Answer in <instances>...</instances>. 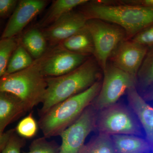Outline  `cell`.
<instances>
[{"instance_id":"1","label":"cell","mask_w":153,"mask_h":153,"mask_svg":"<svg viewBox=\"0 0 153 153\" xmlns=\"http://www.w3.org/2000/svg\"><path fill=\"white\" fill-rule=\"evenodd\" d=\"M100 75L95 61L88 59L67 74L46 77L47 88L39 111L40 117L56 105L89 88L99 81Z\"/></svg>"},{"instance_id":"2","label":"cell","mask_w":153,"mask_h":153,"mask_svg":"<svg viewBox=\"0 0 153 153\" xmlns=\"http://www.w3.org/2000/svg\"><path fill=\"white\" fill-rule=\"evenodd\" d=\"M88 2L82 5L81 11L88 20L97 19L113 23L123 29L129 37L136 36L153 25V8L131 4L110 5Z\"/></svg>"},{"instance_id":"3","label":"cell","mask_w":153,"mask_h":153,"mask_svg":"<svg viewBox=\"0 0 153 153\" xmlns=\"http://www.w3.org/2000/svg\"><path fill=\"white\" fill-rule=\"evenodd\" d=\"M101 86V82L97 81L84 91L56 105L40 117L38 125L44 137L60 135L92 104Z\"/></svg>"},{"instance_id":"4","label":"cell","mask_w":153,"mask_h":153,"mask_svg":"<svg viewBox=\"0 0 153 153\" xmlns=\"http://www.w3.org/2000/svg\"><path fill=\"white\" fill-rule=\"evenodd\" d=\"M47 88L46 77L42 72L40 59L24 70L5 74L0 78V91L16 96L28 111L42 103Z\"/></svg>"},{"instance_id":"5","label":"cell","mask_w":153,"mask_h":153,"mask_svg":"<svg viewBox=\"0 0 153 153\" xmlns=\"http://www.w3.org/2000/svg\"><path fill=\"white\" fill-rule=\"evenodd\" d=\"M96 128L99 133L110 136L131 135L146 137L142 127L132 110L120 103L100 111Z\"/></svg>"},{"instance_id":"6","label":"cell","mask_w":153,"mask_h":153,"mask_svg":"<svg viewBox=\"0 0 153 153\" xmlns=\"http://www.w3.org/2000/svg\"><path fill=\"white\" fill-rule=\"evenodd\" d=\"M85 26L93 39L94 55L103 71L109 57L123 41L125 31L117 25L97 19H89Z\"/></svg>"},{"instance_id":"7","label":"cell","mask_w":153,"mask_h":153,"mask_svg":"<svg viewBox=\"0 0 153 153\" xmlns=\"http://www.w3.org/2000/svg\"><path fill=\"white\" fill-rule=\"evenodd\" d=\"M101 88L92 105L101 110L117 103L131 88L135 86L137 79L113 63L107 64Z\"/></svg>"},{"instance_id":"8","label":"cell","mask_w":153,"mask_h":153,"mask_svg":"<svg viewBox=\"0 0 153 153\" xmlns=\"http://www.w3.org/2000/svg\"><path fill=\"white\" fill-rule=\"evenodd\" d=\"M97 110L92 104L60 136L62 144L58 153H80L86 138L96 128Z\"/></svg>"},{"instance_id":"9","label":"cell","mask_w":153,"mask_h":153,"mask_svg":"<svg viewBox=\"0 0 153 153\" xmlns=\"http://www.w3.org/2000/svg\"><path fill=\"white\" fill-rule=\"evenodd\" d=\"M60 47L40 58L41 70L46 77L64 75L76 69L86 60L87 55Z\"/></svg>"},{"instance_id":"10","label":"cell","mask_w":153,"mask_h":153,"mask_svg":"<svg viewBox=\"0 0 153 153\" xmlns=\"http://www.w3.org/2000/svg\"><path fill=\"white\" fill-rule=\"evenodd\" d=\"M148 49L132 40L123 41L111 55L112 63L137 79Z\"/></svg>"},{"instance_id":"11","label":"cell","mask_w":153,"mask_h":153,"mask_svg":"<svg viewBox=\"0 0 153 153\" xmlns=\"http://www.w3.org/2000/svg\"><path fill=\"white\" fill-rule=\"evenodd\" d=\"M47 3V1L44 0H22L18 2L3 32L1 38H14L19 34L43 10Z\"/></svg>"},{"instance_id":"12","label":"cell","mask_w":153,"mask_h":153,"mask_svg":"<svg viewBox=\"0 0 153 153\" xmlns=\"http://www.w3.org/2000/svg\"><path fill=\"white\" fill-rule=\"evenodd\" d=\"M87 18L81 12L74 10L59 18L43 31L47 42L52 46L61 42L84 27Z\"/></svg>"},{"instance_id":"13","label":"cell","mask_w":153,"mask_h":153,"mask_svg":"<svg viewBox=\"0 0 153 153\" xmlns=\"http://www.w3.org/2000/svg\"><path fill=\"white\" fill-rule=\"evenodd\" d=\"M126 93L129 107L139 121L146 139L153 148V107L146 102L135 86L130 88Z\"/></svg>"},{"instance_id":"14","label":"cell","mask_w":153,"mask_h":153,"mask_svg":"<svg viewBox=\"0 0 153 153\" xmlns=\"http://www.w3.org/2000/svg\"><path fill=\"white\" fill-rule=\"evenodd\" d=\"M28 110L16 96L0 91V134L14 121L24 115Z\"/></svg>"},{"instance_id":"15","label":"cell","mask_w":153,"mask_h":153,"mask_svg":"<svg viewBox=\"0 0 153 153\" xmlns=\"http://www.w3.org/2000/svg\"><path fill=\"white\" fill-rule=\"evenodd\" d=\"M117 153H152L153 148L146 138L131 135L111 136Z\"/></svg>"},{"instance_id":"16","label":"cell","mask_w":153,"mask_h":153,"mask_svg":"<svg viewBox=\"0 0 153 153\" xmlns=\"http://www.w3.org/2000/svg\"><path fill=\"white\" fill-rule=\"evenodd\" d=\"M59 45L63 49L77 54L86 55L94 54L93 39L85 26Z\"/></svg>"},{"instance_id":"17","label":"cell","mask_w":153,"mask_h":153,"mask_svg":"<svg viewBox=\"0 0 153 153\" xmlns=\"http://www.w3.org/2000/svg\"><path fill=\"white\" fill-rule=\"evenodd\" d=\"M88 2V0H56L52 2L47 14L40 22V27L46 28L59 18L79 6Z\"/></svg>"},{"instance_id":"18","label":"cell","mask_w":153,"mask_h":153,"mask_svg":"<svg viewBox=\"0 0 153 153\" xmlns=\"http://www.w3.org/2000/svg\"><path fill=\"white\" fill-rule=\"evenodd\" d=\"M22 46L36 60L45 55L47 41L43 32L38 28H33L27 31L22 37Z\"/></svg>"},{"instance_id":"19","label":"cell","mask_w":153,"mask_h":153,"mask_svg":"<svg viewBox=\"0 0 153 153\" xmlns=\"http://www.w3.org/2000/svg\"><path fill=\"white\" fill-rule=\"evenodd\" d=\"M34 61L31 55L22 44H18L9 60L5 74L24 70L31 66Z\"/></svg>"},{"instance_id":"20","label":"cell","mask_w":153,"mask_h":153,"mask_svg":"<svg viewBox=\"0 0 153 153\" xmlns=\"http://www.w3.org/2000/svg\"><path fill=\"white\" fill-rule=\"evenodd\" d=\"M80 153H117L111 136L99 133L84 145Z\"/></svg>"},{"instance_id":"21","label":"cell","mask_w":153,"mask_h":153,"mask_svg":"<svg viewBox=\"0 0 153 153\" xmlns=\"http://www.w3.org/2000/svg\"><path fill=\"white\" fill-rule=\"evenodd\" d=\"M18 44L14 38L0 39V78L5 75L9 60Z\"/></svg>"},{"instance_id":"22","label":"cell","mask_w":153,"mask_h":153,"mask_svg":"<svg viewBox=\"0 0 153 153\" xmlns=\"http://www.w3.org/2000/svg\"><path fill=\"white\" fill-rule=\"evenodd\" d=\"M143 88L153 85V48L147 52L137 74Z\"/></svg>"},{"instance_id":"23","label":"cell","mask_w":153,"mask_h":153,"mask_svg":"<svg viewBox=\"0 0 153 153\" xmlns=\"http://www.w3.org/2000/svg\"><path fill=\"white\" fill-rule=\"evenodd\" d=\"M39 125L32 113L20 121L16 127L19 136L24 139H31L38 133Z\"/></svg>"},{"instance_id":"24","label":"cell","mask_w":153,"mask_h":153,"mask_svg":"<svg viewBox=\"0 0 153 153\" xmlns=\"http://www.w3.org/2000/svg\"><path fill=\"white\" fill-rule=\"evenodd\" d=\"M59 148L55 143L48 141L44 137L34 140L29 151L25 153H58Z\"/></svg>"},{"instance_id":"25","label":"cell","mask_w":153,"mask_h":153,"mask_svg":"<svg viewBox=\"0 0 153 153\" xmlns=\"http://www.w3.org/2000/svg\"><path fill=\"white\" fill-rule=\"evenodd\" d=\"M25 142L24 138L15 134L14 132L1 153H21V149Z\"/></svg>"},{"instance_id":"26","label":"cell","mask_w":153,"mask_h":153,"mask_svg":"<svg viewBox=\"0 0 153 153\" xmlns=\"http://www.w3.org/2000/svg\"><path fill=\"white\" fill-rule=\"evenodd\" d=\"M132 41L146 47L153 46V25L137 34Z\"/></svg>"},{"instance_id":"27","label":"cell","mask_w":153,"mask_h":153,"mask_svg":"<svg viewBox=\"0 0 153 153\" xmlns=\"http://www.w3.org/2000/svg\"><path fill=\"white\" fill-rule=\"evenodd\" d=\"M18 3L16 0H0V18L7 17L13 12Z\"/></svg>"},{"instance_id":"28","label":"cell","mask_w":153,"mask_h":153,"mask_svg":"<svg viewBox=\"0 0 153 153\" xmlns=\"http://www.w3.org/2000/svg\"><path fill=\"white\" fill-rule=\"evenodd\" d=\"M14 130H11L7 132L0 134V153L6 146L11 135L14 132Z\"/></svg>"},{"instance_id":"29","label":"cell","mask_w":153,"mask_h":153,"mask_svg":"<svg viewBox=\"0 0 153 153\" xmlns=\"http://www.w3.org/2000/svg\"><path fill=\"white\" fill-rule=\"evenodd\" d=\"M126 3H130L131 4L137 5L153 8V0L129 1V2H126Z\"/></svg>"},{"instance_id":"30","label":"cell","mask_w":153,"mask_h":153,"mask_svg":"<svg viewBox=\"0 0 153 153\" xmlns=\"http://www.w3.org/2000/svg\"><path fill=\"white\" fill-rule=\"evenodd\" d=\"M143 98L146 101V100L153 101V89L145 94Z\"/></svg>"},{"instance_id":"31","label":"cell","mask_w":153,"mask_h":153,"mask_svg":"<svg viewBox=\"0 0 153 153\" xmlns=\"http://www.w3.org/2000/svg\"></svg>"},{"instance_id":"32","label":"cell","mask_w":153,"mask_h":153,"mask_svg":"<svg viewBox=\"0 0 153 153\" xmlns=\"http://www.w3.org/2000/svg\"></svg>"}]
</instances>
